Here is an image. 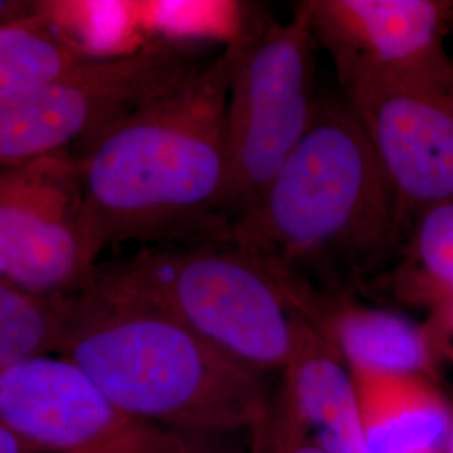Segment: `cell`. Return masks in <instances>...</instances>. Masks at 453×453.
I'll return each mask as SVG.
<instances>
[{
	"label": "cell",
	"instance_id": "obj_18",
	"mask_svg": "<svg viewBox=\"0 0 453 453\" xmlns=\"http://www.w3.org/2000/svg\"><path fill=\"white\" fill-rule=\"evenodd\" d=\"M425 327L430 334L432 344L438 357L443 361H453V303L430 312L425 321Z\"/></svg>",
	"mask_w": 453,
	"mask_h": 453
},
{
	"label": "cell",
	"instance_id": "obj_10",
	"mask_svg": "<svg viewBox=\"0 0 453 453\" xmlns=\"http://www.w3.org/2000/svg\"><path fill=\"white\" fill-rule=\"evenodd\" d=\"M131 420L67 357H31L0 372V426L33 452H76Z\"/></svg>",
	"mask_w": 453,
	"mask_h": 453
},
{
	"label": "cell",
	"instance_id": "obj_22",
	"mask_svg": "<svg viewBox=\"0 0 453 453\" xmlns=\"http://www.w3.org/2000/svg\"><path fill=\"white\" fill-rule=\"evenodd\" d=\"M445 453H453V402H452V421H450V430H449V438H447V447Z\"/></svg>",
	"mask_w": 453,
	"mask_h": 453
},
{
	"label": "cell",
	"instance_id": "obj_2",
	"mask_svg": "<svg viewBox=\"0 0 453 453\" xmlns=\"http://www.w3.org/2000/svg\"><path fill=\"white\" fill-rule=\"evenodd\" d=\"M58 355L125 415L202 437L260 432L273 403L265 372L228 357L162 309L91 275L63 297Z\"/></svg>",
	"mask_w": 453,
	"mask_h": 453
},
{
	"label": "cell",
	"instance_id": "obj_6",
	"mask_svg": "<svg viewBox=\"0 0 453 453\" xmlns=\"http://www.w3.org/2000/svg\"><path fill=\"white\" fill-rule=\"evenodd\" d=\"M194 39L151 41L127 54L91 56L65 76L0 101V166L65 151L205 65Z\"/></svg>",
	"mask_w": 453,
	"mask_h": 453
},
{
	"label": "cell",
	"instance_id": "obj_8",
	"mask_svg": "<svg viewBox=\"0 0 453 453\" xmlns=\"http://www.w3.org/2000/svg\"><path fill=\"white\" fill-rule=\"evenodd\" d=\"M385 166L400 235L423 211L453 203V71L421 81L341 84Z\"/></svg>",
	"mask_w": 453,
	"mask_h": 453
},
{
	"label": "cell",
	"instance_id": "obj_9",
	"mask_svg": "<svg viewBox=\"0 0 453 453\" xmlns=\"http://www.w3.org/2000/svg\"><path fill=\"white\" fill-rule=\"evenodd\" d=\"M316 41L342 82L421 81L453 71L445 39L452 2L440 0H304Z\"/></svg>",
	"mask_w": 453,
	"mask_h": 453
},
{
	"label": "cell",
	"instance_id": "obj_20",
	"mask_svg": "<svg viewBox=\"0 0 453 453\" xmlns=\"http://www.w3.org/2000/svg\"><path fill=\"white\" fill-rule=\"evenodd\" d=\"M264 453H327L311 438H289L284 441H274Z\"/></svg>",
	"mask_w": 453,
	"mask_h": 453
},
{
	"label": "cell",
	"instance_id": "obj_13",
	"mask_svg": "<svg viewBox=\"0 0 453 453\" xmlns=\"http://www.w3.org/2000/svg\"><path fill=\"white\" fill-rule=\"evenodd\" d=\"M301 316L334 346L349 370L438 376L441 359L425 323L353 303L324 304L312 292L301 304Z\"/></svg>",
	"mask_w": 453,
	"mask_h": 453
},
{
	"label": "cell",
	"instance_id": "obj_19",
	"mask_svg": "<svg viewBox=\"0 0 453 453\" xmlns=\"http://www.w3.org/2000/svg\"><path fill=\"white\" fill-rule=\"evenodd\" d=\"M46 2H29V0H0V26L14 24L19 20L29 19L39 14L44 9Z\"/></svg>",
	"mask_w": 453,
	"mask_h": 453
},
{
	"label": "cell",
	"instance_id": "obj_7",
	"mask_svg": "<svg viewBox=\"0 0 453 453\" xmlns=\"http://www.w3.org/2000/svg\"><path fill=\"white\" fill-rule=\"evenodd\" d=\"M76 155L0 166V280L41 297L80 291L95 269Z\"/></svg>",
	"mask_w": 453,
	"mask_h": 453
},
{
	"label": "cell",
	"instance_id": "obj_1",
	"mask_svg": "<svg viewBox=\"0 0 453 453\" xmlns=\"http://www.w3.org/2000/svg\"><path fill=\"white\" fill-rule=\"evenodd\" d=\"M241 31L192 74L78 145L95 264L103 250L127 242H230L226 101Z\"/></svg>",
	"mask_w": 453,
	"mask_h": 453
},
{
	"label": "cell",
	"instance_id": "obj_15",
	"mask_svg": "<svg viewBox=\"0 0 453 453\" xmlns=\"http://www.w3.org/2000/svg\"><path fill=\"white\" fill-rule=\"evenodd\" d=\"M406 235L402 259L385 277L389 292L430 312L453 303V203L423 211Z\"/></svg>",
	"mask_w": 453,
	"mask_h": 453
},
{
	"label": "cell",
	"instance_id": "obj_14",
	"mask_svg": "<svg viewBox=\"0 0 453 453\" xmlns=\"http://www.w3.org/2000/svg\"><path fill=\"white\" fill-rule=\"evenodd\" d=\"M91 56L46 2L39 14L0 26V101L56 81Z\"/></svg>",
	"mask_w": 453,
	"mask_h": 453
},
{
	"label": "cell",
	"instance_id": "obj_11",
	"mask_svg": "<svg viewBox=\"0 0 453 453\" xmlns=\"http://www.w3.org/2000/svg\"><path fill=\"white\" fill-rule=\"evenodd\" d=\"M277 421L308 435L327 453H370L357 410L351 370L323 334L303 318L288 365Z\"/></svg>",
	"mask_w": 453,
	"mask_h": 453
},
{
	"label": "cell",
	"instance_id": "obj_3",
	"mask_svg": "<svg viewBox=\"0 0 453 453\" xmlns=\"http://www.w3.org/2000/svg\"><path fill=\"white\" fill-rule=\"evenodd\" d=\"M402 241L396 196L357 113L319 96L306 134L230 242L288 282L316 264H374Z\"/></svg>",
	"mask_w": 453,
	"mask_h": 453
},
{
	"label": "cell",
	"instance_id": "obj_16",
	"mask_svg": "<svg viewBox=\"0 0 453 453\" xmlns=\"http://www.w3.org/2000/svg\"><path fill=\"white\" fill-rule=\"evenodd\" d=\"M63 297L34 296L0 280V372L58 353L65 333Z\"/></svg>",
	"mask_w": 453,
	"mask_h": 453
},
{
	"label": "cell",
	"instance_id": "obj_4",
	"mask_svg": "<svg viewBox=\"0 0 453 453\" xmlns=\"http://www.w3.org/2000/svg\"><path fill=\"white\" fill-rule=\"evenodd\" d=\"M93 275L257 372H282L294 351L303 316L291 289L232 243L157 245Z\"/></svg>",
	"mask_w": 453,
	"mask_h": 453
},
{
	"label": "cell",
	"instance_id": "obj_23",
	"mask_svg": "<svg viewBox=\"0 0 453 453\" xmlns=\"http://www.w3.org/2000/svg\"><path fill=\"white\" fill-rule=\"evenodd\" d=\"M452 363H453V361H452Z\"/></svg>",
	"mask_w": 453,
	"mask_h": 453
},
{
	"label": "cell",
	"instance_id": "obj_5",
	"mask_svg": "<svg viewBox=\"0 0 453 453\" xmlns=\"http://www.w3.org/2000/svg\"><path fill=\"white\" fill-rule=\"evenodd\" d=\"M318 46L299 4L286 22H243L226 101L235 219L259 198L308 131L319 97Z\"/></svg>",
	"mask_w": 453,
	"mask_h": 453
},
{
	"label": "cell",
	"instance_id": "obj_21",
	"mask_svg": "<svg viewBox=\"0 0 453 453\" xmlns=\"http://www.w3.org/2000/svg\"><path fill=\"white\" fill-rule=\"evenodd\" d=\"M0 453H34L29 447L19 441L12 434L0 426Z\"/></svg>",
	"mask_w": 453,
	"mask_h": 453
},
{
	"label": "cell",
	"instance_id": "obj_17",
	"mask_svg": "<svg viewBox=\"0 0 453 453\" xmlns=\"http://www.w3.org/2000/svg\"><path fill=\"white\" fill-rule=\"evenodd\" d=\"M219 440L133 418L111 437L71 453H228Z\"/></svg>",
	"mask_w": 453,
	"mask_h": 453
},
{
	"label": "cell",
	"instance_id": "obj_12",
	"mask_svg": "<svg viewBox=\"0 0 453 453\" xmlns=\"http://www.w3.org/2000/svg\"><path fill=\"white\" fill-rule=\"evenodd\" d=\"M370 453H445L452 402L437 378L351 370Z\"/></svg>",
	"mask_w": 453,
	"mask_h": 453
}]
</instances>
